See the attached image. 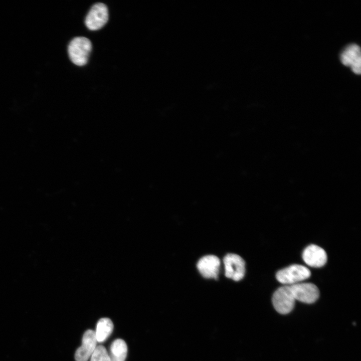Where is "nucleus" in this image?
Returning <instances> with one entry per match:
<instances>
[{
  "instance_id": "7",
  "label": "nucleus",
  "mask_w": 361,
  "mask_h": 361,
  "mask_svg": "<svg viewBox=\"0 0 361 361\" xmlns=\"http://www.w3.org/2000/svg\"><path fill=\"white\" fill-rule=\"evenodd\" d=\"M340 59L342 64L350 67L355 74H361V49L357 44H352L348 45L342 51Z\"/></svg>"
},
{
  "instance_id": "2",
  "label": "nucleus",
  "mask_w": 361,
  "mask_h": 361,
  "mask_svg": "<svg viewBox=\"0 0 361 361\" xmlns=\"http://www.w3.org/2000/svg\"><path fill=\"white\" fill-rule=\"evenodd\" d=\"M311 272L307 267L294 264L279 271L277 273V280L285 286H292L310 278Z\"/></svg>"
},
{
  "instance_id": "13",
  "label": "nucleus",
  "mask_w": 361,
  "mask_h": 361,
  "mask_svg": "<svg viewBox=\"0 0 361 361\" xmlns=\"http://www.w3.org/2000/svg\"><path fill=\"white\" fill-rule=\"evenodd\" d=\"M90 361H111L107 349L102 345L96 347Z\"/></svg>"
},
{
  "instance_id": "5",
  "label": "nucleus",
  "mask_w": 361,
  "mask_h": 361,
  "mask_svg": "<svg viewBox=\"0 0 361 361\" xmlns=\"http://www.w3.org/2000/svg\"><path fill=\"white\" fill-rule=\"evenodd\" d=\"M225 269V276L234 281L241 280L245 273V263L238 255L229 253L223 259Z\"/></svg>"
},
{
  "instance_id": "9",
  "label": "nucleus",
  "mask_w": 361,
  "mask_h": 361,
  "mask_svg": "<svg viewBox=\"0 0 361 361\" xmlns=\"http://www.w3.org/2000/svg\"><path fill=\"white\" fill-rule=\"evenodd\" d=\"M220 266L219 258L212 255L203 257L197 265L199 272L204 278L215 280L218 279Z\"/></svg>"
},
{
  "instance_id": "1",
  "label": "nucleus",
  "mask_w": 361,
  "mask_h": 361,
  "mask_svg": "<svg viewBox=\"0 0 361 361\" xmlns=\"http://www.w3.org/2000/svg\"><path fill=\"white\" fill-rule=\"evenodd\" d=\"M92 50V44L87 38L78 37L70 42L68 52L71 61L75 65L82 66L88 62Z\"/></svg>"
},
{
  "instance_id": "10",
  "label": "nucleus",
  "mask_w": 361,
  "mask_h": 361,
  "mask_svg": "<svg viewBox=\"0 0 361 361\" xmlns=\"http://www.w3.org/2000/svg\"><path fill=\"white\" fill-rule=\"evenodd\" d=\"M302 256L305 262L312 267H321L327 261V254L325 250L315 244L307 247L303 252Z\"/></svg>"
},
{
  "instance_id": "6",
  "label": "nucleus",
  "mask_w": 361,
  "mask_h": 361,
  "mask_svg": "<svg viewBox=\"0 0 361 361\" xmlns=\"http://www.w3.org/2000/svg\"><path fill=\"white\" fill-rule=\"evenodd\" d=\"M289 286L295 300L302 303L313 304L320 297V291L313 284L299 283Z\"/></svg>"
},
{
  "instance_id": "11",
  "label": "nucleus",
  "mask_w": 361,
  "mask_h": 361,
  "mask_svg": "<svg viewBox=\"0 0 361 361\" xmlns=\"http://www.w3.org/2000/svg\"><path fill=\"white\" fill-rule=\"evenodd\" d=\"M127 354L128 347L123 340H116L112 344L109 355L111 361H125Z\"/></svg>"
},
{
  "instance_id": "3",
  "label": "nucleus",
  "mask_w": 361,
  "mask_h": 361,
  "mask_svg": "<svg viewBox=\"0 0 361 361\" xmlns=\"http://www.w3.org/2000/svg\"><path fill=\"white\" fill-rule=\"evenodd\" d=\"M272 301L276 310L281 314L286 315L293 310L296 300L290 287L284 286L275 292Z\"/></svg>"
},
{
  "instance_id": "4",
  "label": "nucleus",
  "mask_w": 361,
  "mask_h": 361,
  "mask_svg": "<svg viewBox=\"0 0 361 361\" xmlns=\"http://www.w3.org/2000/svg\"><path fill=\"white\" fill-rule=\"evenodd\" d=\"M108 20V7L103 3H97L90 10L85 18V23L88 29L97 31L102 28Z\"/></svg>"
},
{
  "instance_id": "8",
  "label": "nucleus",
  "mask_w": 361,
  "mask_h": 361,
  "mask_svg": "<svg viewBox=\"0 0 361 361\" xmlns=\"http://www.w3.org/2000/svg\"><path fill=\"white\" fill-rule=\"evenodd\" d=\"M97 343L96 332L92 330L86 331L83 336L81 346L76 351V361H87L95 350Z\"/></svg>"
},
{
  "instance_id": "12",
  "label": "nucleus",
  "mask_w": 361,
  "mask_h": 361,
  "mask_svg": "<svg viewBox=\"0 0 361 361\" xmlns=\"http://www.w3.org/2000/svg\"><path fill=\"white\" fill-rule=\"evenodd\" d=\"M114 324L109 318H102L97 324L96 335L98 342H105L112 334Z\"/></svg>"
}]
</instances>
